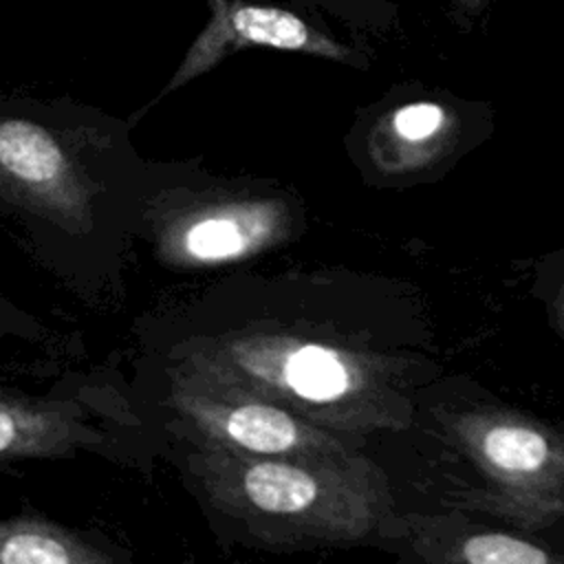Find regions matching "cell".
<instances>
[{"label":"cell","instance_id":"obj_1","mask_svg":"<svg viewBox=\"0 0 564 564\" xmlns=\"http://www.w3.org/2000/svg\"><path fill=\"white\" fill-rule=\"evenodd\" d=\"M132 119L0 90V223L90 306L123 295L150 170Z\"/></svg>","mask_w":564,"mask_h":564},{"label":"cell","instance_id":"obj_2","mask_svg":"<svg viewBox=\"0 0 564 564\" xmlns=\"http://www.w3.org/2000/svg\"><path fill=\"white\" fill-rule=\"evenodd\" d=\"M165 458L225 544L293 551L357 531L361 496L344 456H253L167 438Z\"/></svg>","mask_w":564,"mask_h":564},{"label":"cell","instance_id":"obj_3","mask_svg":"<svg viewBox=\"0 0 564 564\" xmlns=\"http://www.w3.org/2000/svg\"><path fill=\"white\" fill-rule=\"evenodd\" d=\"M137 245L167 271L238 269L304 231L297 194L275 176L218 174L203 159L148 161Z\"/></svg>","mask_w":564,"mask_h":564},{"label":"cell","instance_id":"obj_4","mask_svg":"<svg viewBox=\"0 0 564 564\" xmlns=\"http://www.w3.org/2000/svg\"><path fill=\"white\" fill-rule=\"evenodd\" d=\"M84 454L148 471L167 438L112 370L70 372L44 392L0 386V467Z\"/></svg>","mask_w":564,"mask_h":564},{"label":"cell","instance_id":"obj_5","mask_svg":"<svg viewBox=\"0 0 564 564\" xmlns=\"http://www.w3.org/2000/svg\"><path fill=\"white\" fill-rule=\"evenodd\" d=\"M130 386L165 438L253 456H344L341 443L315 421L258 394L137 364Z\"/></svg>","mask_w":564,"mask_h":564},{"label":"cell","instance_id":"obj_6","mask_svg":"<svg viewBox=\"0 0 564 564\" xmlns=\"http://www.w3.org/2000/svg\"><path fill=\"white\" fill-rule=\"evenodd\" d=\"M207 4L209 20L198 31L159 95L143 106L132 121L143 117L163 97L203 77L229 55L247 48L300 53L337 62H350L355 57L350 48L317 29L302 9L297 11L264 0H207Z\"/></svg>","mask_w":564,"mask_h":564},{"label":"cell","instance_id":"obj_7","mask_svg":"<svg viewBox=\"0 0 564 564\" xmlns=\"http://www.w3.org/2000/svg\"><path fill=\"white\" fill-rule=\"evenodd\" d=\"M130 553L42 513L0 518V564H117Z\"/></svg>","mask_w":564,"mask_h":564},{"label":"cell","instance_id":"obj_8","mask_svg":"<svg viewBox=\"0 0 564 564\" xmlns=\"http://www.w3.org/2000/svg\"><path fill=\"white\" fill-rule=\"evenodd\" d=\"M485 456L502 471L529 474L549 458V445L542 434L520 425L491 427L482 438Z\"/></svg>","mask_w":564,"mask_h":564},{"label":"cell","instance_id":"obj_9","mask_svg":"<svg viewBox=\"0 0 564 564\" xmlns=\"http://www.w3.org/2000/svg\"><path fill=\"white\" fill-rule=\"evenodd\" d=\"M463 560L474 564H542L549 562V555L516 538L478 535L463 544Z\"/></svg>","mask_w":564,"mask_h":564},{"label":"cell","instance_id":"obj_10","mask_svg":"<svg viewBox=\"0 0 564 564\" xmlns=\"http://www.w3.org/2000/svg\"><path fill=\"white\" fill-rule=\"evenodd\" d=\"M53 339L51 326L0 291V341L44 346Z\"/></svg>","mask_w":564,"mask_h":564},{"label":"cell","instance_id":"obj_11","mask_svg":"<svg viewBox=\"0 0 564 564\" xmlns=\"http://www.w3.org/2000/svg\"><path fill=\"white\" fill-rule=\"evenodd\" d=\"M443 119L445 115L436 104H410L394 112L392 128L408 141H421L432 137L441 128Z\"/></svg>","mask_w":564,"mask_h":564},{"label":"cell","instance_id":"obj_12","mask_svg":"<svg viewBox=\"0 0 564 564\" xmlns=\"http://www.w3.org/2000/svg\"><path fill=\"white\" fill-rule=\"evenodd\" d=\"M293 4L302 11L326 9L339 18H361L359 0H293Z\"/></svg>","mask_w":564,"mask_h":564}]
</instances>
